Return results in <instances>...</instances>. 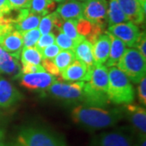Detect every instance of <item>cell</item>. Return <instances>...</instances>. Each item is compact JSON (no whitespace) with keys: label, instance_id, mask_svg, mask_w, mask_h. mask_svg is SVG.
<instances>
[{"label":"cell","instance_id":"cell-22","mask_svg":"<svg viewBox=\"0 0 146 146\" xmlns=\"http://www.w3.org/2000/svg\"><path fill=\"white\" fill-rule=\"evenodd\" d=\"M73 52L76 59L84 63L89 70L92 69L95 64L93 56V45L88 40L84 38L76 44Z\"/></svg>","mask_w":146,"mask_h":146},{"label":"cell","instance_id":"cell-20","mask_svg":"<svg viewBox=\"0 0 146 146\" xmlns=\"http://www.w3.org/2000/svg\"><path fill=\"white\" fill-rule=\"evenodd\" d=\"M82 102L84 105L97 107H105L110 103L108 94L92 89L87 83L84 84Z\"/></svg>","mask_w":146,"mask_h":146},{"label":"cell","instance_id":"cell-10","mask_svg":"<svg viewBox=\"0 0 146 146\" xmlns=\"http://www.w3.org/2000/svg\"><path fill=\"white\" fill-rule=\"evenodd\" d=\"M107 32L124 42L129 48L134 47L141 34L139 27L130 21L108 26Z\"/></svg>","mask_w":146,"mask_h":146},{"label":"cell","instance_id":"cell-6","mask_svg":"<svg viewBox=\"0 0 146 146\" xmlns=\"http://www.w3.org/2000/svg\"><path fill=\"white\" fill-rule=\"evenodd\" d=\"M89 146H136V142L129 131L118 129L94 136Z\"/></svg>","mask_w":146,"mask_h":146},{"label":"cell","instance_id":"cell-21","mask_svg":"<svg viewBox=\"0 0 146 146\" xmlns=\"http://www.w3.org/2000/svg\"><path fill=\"white\" fill-rule=\"evenodd\" d=\"M0 73L11 76L13 79H18L21 75V66L18 59L4 50L0 55Z\"/></svg>","mask_w":146,"mask_h":146},{"label":"cell","instance_id":"cell-2","mask_svg":"<svg viewBox=\"0 0 146 146\" xmlns=\"http://www.w3.org/2000/svg\"><path fill=\"white\" fill-rule=\"evenodd\" d=\"M109 84L108 98L115 105L132 103L135 99V91L130 80L117 67L108 68Z\"/></svg>","mask_w":146,"mask_h":146},{"label":"cell","instance_id":"cell-3","mask_svg":"<svg viewBox=\"0 0 146 146\" xmlns=\"http://www.w3.org/2000/svg\"><path fill=\"white\" fill-rule=\"evenodd\" d=\"M16 142L21 146H68L58 135L37 126L21 127L18 132Z\"/></svg>","mask_w":146,"mask_h":146},{"label":"cell","instance_id":"cell-30","mask_svg":"<svg viewBox=\"0 0 146 146\" xmlns=\"http://www.w3.org/2000/svg\"><path fill=\"white\" fill-rule=\"evenodd\" d=\"M21 34L23 37V48L35 46L38 39L42 36L38 28L29 30V31L22 32Z\"/></svg>","mask_w":146,"mask_h":146},{"label":"cell","instance_id":"cell-13","mask_svg":"<svg viewBox=\"0 0 146 146\" xmlns=\"http://www.w3.org/2000/svg\"><path fill=\"white\" fill-rule=\"evenodd\" d=\"M90 72L91 70H89L84 63L76 58L63 72H61L60 76L63 80L68 82H85L89 80Z\"/></svg>","mask_w":146,"mask_h":146},{"label":"cell","instance_id":"cell-33","mask_svg":"<svg viewBox=\"0 0 146 146\" xmlns=\"http://www.w3.org/2000/svg\"><path fill=\"white\" fill-rule=\"evenodd\" d=\"M137 94L139 102L142 106H146V76H144L138 83Z\"/></svg>","mask_w":146,"mask_h":146},{"label":"cell","instance_id":"cell-32","mask_svg":"<svg viewBox=\"0 0 146 146\" xmlns=\"http://www.w3.org/2000/svg\"><path fill=\"white\" fill-rule=\"evenodd\" d=\"M61 49L55 43H54L52 45L46 47L44 50H42L41 52L42 59H54L55 56L57 55L58 53L60 52Z\"/></svg>","mask_w":146,"mask_h":146},{"label":"cell","instance_id":"cell-46","mask_svg":"<svg viewBox=\"0 0 146 146\" xmlns=\"http://www.w3.org/2000/svg\"><path fill=\"white\" fill-rule=\"evenodd\" d=\"M79 1H80V2H86V1H88V0H79Z\"/></svg>","mask_w":146,"mask_h":146},{"label":"cell","instance_id":"cell-17","mask_svg":"<svg viewBox=\"0 0 146 146\" xmlns=\"http://www.w3.org/2000/svg\"><path fill=\"white\" fill-rule=\"evenodd\" d=\"M0 46L6 52L19 59L23 49V37L21 32L13 29L3 37Z\"/></svg>","mask_w":146,"mask_h":146},{"label":"cell","instance_id":"cell-41","mask_svg":"<svg viewBox=\"0 0 146 146\" xmlns=\"http://www.w3.org/2000/svg\"><path fill=\"white\" fill-rule=\"evenodd\" d=\"M136 146H146V136H138L136 141Z\"/></svg>","mask_w":146,"mask_h":146},{"label":"cell","instance_id":"cell-14","mask_svg":"<svg viewBox=\"0 0 146 146\" xmlns=\"http://www.w3.org/2000/svg\"><path fill=\"white\" fill-rule=\"evenodd\" d=\"M87 84L92 89L107 94L109 84L108 68H106L104 64L95 63L91 69L90 78L89 81H87Z\"/></svg>","mask_w":146,"mask_h":146},{"label":"cell","instance_id":"cell-15","mask_svg":"<svg viewBox=\"0 0 146 146\" xmlns=\"http://www.w3.org/2000/svg\"><path fill=\"white\" fill-rule=\"evenodd\" d=\"M127 21L135 25H141L145 18V9L139 0H118Z\"/></svg>","mask_w":146,"mask_h":146},{"label":"cell","instance_id":"cell-38","mask_svg":"<svg viewBox=\"0 0 146 146\" xmlns=\"http://www.w3.org/2000/svg\"><path fill=\"white\" fill-rule=\"evenodd\" d=\"M12 11L8 0H0V13L3 15H9Z\"/></svg>","mask_w":146,"mask_h":146},{"label":"cell","instance_id":"cell-24","mask_svg":"<svg viewBox=\"0 0 146 146\" xmlns=\"http://www.w3.org/2000/svg\"><path fill=\"white\" fill-rule=\"evenodd\" d=\"M107 25H114L127 22V19L122 10L118 0H107Z\"/></svg>","mask_w":146,"mask_h":146},{"label":"cell","instance_id":"cell-44","mask_svg":"<svg viewBox=\"0 0 146 146\" xmlns=\"http://www.w3.org/2000/svg\"><path fill=\"white\" fill-rule=\"evenodd\" d=\"M55 3H62L63 1H65V0H54Z\"/></svg>","mask_w":146,"mask_h":146},{"label":"cell","instance_id":"cell-39","mask_svg":"<svg viewBox=\"0 0 146 146\" xmlns=\"http://www.w3.org/2000/svg\"><path fill=\"white\" fill-rule=\"evenodd\" d=\"M7 15H3L0 13V25H9L13 24L12 20L10 16H6Z\"/></svg>","mask_w":146,"mask_h":146},{"label":"cell","instance_id":"cell-29","mask_svg":"<svg viewBox=\"0 0 146 146\" xmlns=\"http://www.w3.org/2000/svg\"><path fill=\"white\" fill-rule=\"evenodd\" d=\"M55 44L61 50L73 51L77 43L74 42L70 37H68L66 34H64L60 29H58L57 35L55 36Z\"/></svg>","mask_w":146,"mask_h":146},{"label":"cell","instance_id":"cell-25","mask_svg":"<svg viewBox=\"0 0 146 146\" xmlns=\"http://www.w3.org/2000/svg\"><path fill=\"white\" fill-rule=\"evenodd\" d=\"M55 7L54 0H31L29 10L33 13L42 16L50 13Z\"/></svg>","mask_w":146,"mask_h":146},{"label":"cell","instance_id":"cell-34","mask_svg":"<svg viewBox=\"0 0 146 146\" xmlns=\"http://www.w3.org/2000/svg\"><path fill=\"white\" fill-rule=\"evenodd\" d=\"M41 63H42V66L44 68L45 72H46L47 73L52 75L55 77L60 76V72L56 67V65L54 63L53 60H51V59H42Z\"/></svg>","mask_w":146,"mask_h":146},{"label":"cell","instance_id":"cell-26","mask_svg":"<svg viewBox=\"0 0 146 146\" xmlns=\"http://www.w3.org/2000/svg\"><path fill=\"white\" fill-rule=\"evenodd\" d=\"M21 64H35L39 65L42 63V54L34 46L24 47L21 53Z\"/></svg>","mask_w":146,"mask_h":146},{"label":"cell","instance_id":"cell-5","mask_svg":"<svg viewBox=\"0 0 146 146\" xmlns=\"http://www.w3.org/2000/svg\"><path fill=\"white\" fill-rule=\"evenodd\" d=\"M84 84V81L63 83L56 80L46 90L50 96L57 99L74 103L83 101Z\"/></svg>","mask_w":146,"mask_h":146},{"label":"cell","instance_id":"cell-18","mask_svg":"<svg viewBox=\"0 0 146 146\" xmlns=\"http://www.w3.org/2000/svg\"><path fill=\"white\" fill-rule=\"evenodd\" d=\"M110 40L107 32L100 35L96 42L93 44V56L94 63L104 64L109 56Z\"/></svg>","mask_w":146,"mask_h":146},{"label":"cell","instance_id":"cell-16","mask_svg":"<svg viewBox=\"0 0 146 146\" xmlns=\"http://www.w3.org/2000/svg\"><path fill=\"white\" fill-rule=\"evenodd\" d=\"M55 12L63 21L83 18V2L79 0H65L59 3Z\"/></svg>","mask_w":146,"mask_h":146},{"label":"cell","instance_id":"cell-12","mask_svg":"<svg viewBox=\"0 0 146 146\" xmlns=\"http://www.w3.org/2000/svg\"><path fill=\"white\" fill-rule=\"evenodd\" d=\"M22 94L10 81L0 76V108L7 109L18 103Z\"/></svg>","mask_w":146,"mask_h":146},{"label":"cell","instance_id":"cell-42","mask_svg":"<svg viewBox=\"0 0 146 146\" xmlns=\"http://www.w3.org/2000/svg\"><path fill=\"white\" fill-rule=\"evenodd\" d=\"M6 146H21L19 143H17V142H14V143H11L9 145H7Z\"/></svg>","mask_w":146,"mask_h":146},{"label":"cell","instance_id":"cell-11","mask_svg":"<svg viewBox=\"0 0 146 146\" xmlns=\"http://www.w3.org/2000/svg\"><path fill=\"white\" fill-rule=\"evenodd\" d=\"M16 17L12 18L14 29L17 31L25 32L38 28L42 16L33 13L29 8L18 9Z\"/></svg>","mask_w":146,"mask_h":146},{"label":"cell","instance_id":"cell-27","mask_svg":"<svg viewBox=\"0 0 146 146\" xmlns=\"http://www.w3.org/2000/svg\"><path fill=\"white\" fill-rule=\"evenodd\" d=\"M75 59H76V56L72 50H61L60 52L52 60L61 74V72H63Z\"/></svg>","mask_w":146,"mask_h":146},{"label":"cell","instance_id":"cell-9","mask_svg":"<svg viewBox=\"0 0 146 146\" xmlns=\"http://www.w3.org/2000/svg\"><path fill=\"white\" fill-rule=\"evenodd\" d=\"M123 115L130 122L138 136H146V110L145 106L127 104L123 108Z\"/></svg>","mask_w":146,"mask_h":146},{"label":"cell","instance_id":"cell-43","mask_svg":"<svg viewBox=\"0 0 146 146\" xmlns=\"http://www.w3.org/2000/svg\"><path fill=\"white\" fill-rule=\"evenodd\" d=\"M140 1V3H141V5L143 6V7L145 9V7H146V0H139Z\"/></svg>","mask_w":146,"mask_h":146},{"label":"cell","instance_id":"cell-8","mask_svg":"<svg viewBox=\"0 0 146 146\" xmlns=\"http://www.w3.org/2000/svg\"><path fill=\"white\" fill-rule=\"evenodd\" d=\"M18 79L21 86L31 91L46 90L57 80L55 76L45 71L32 74H21Z\"/></svg>","mask_w":146,"mask_h":146},{"label":"cell","instance_id":"cell-37","mask_svg":"<svg viewBox=\"0 0 146 146\" xmlns=\"http://www.w3.org/2000/svg\"><path fill=\"white\" fill-rule=\"evenodd\" d=\"M12 10L29 8L31 0H8Z\"/></svg>","mask_w":146,"mask_h":146},{"label":"cell","instance_id":"cell-35","mask_svg":"<svg viewBox=\"0 0 146 146\" xmlns=\"http://www.w3.org/2000/svg\"><path fill=\"white\" fill-rule=\"evenodd\" d=\"M134 47H136V49L141 53L142 56L146 58V36L145 32L141 33L140 36L138 37L137 41Z\"/></svg>","mask_w":146,"mask_h":146},{"label":"cell","instance_id":"cell-31","mask_svg":"<svg viewBox=\"0 0 146 146\" xmlns=\"http://www.w3.org/2000/svg\"><path fill=\"white\" fill-rule=\"evenodd\" d=\"M54 43H55V34L54 33H50L48 34L42 35L40 36L34 47L41 53L42 50H44L46 47L49 46Z\"/></svg>","mask_w":146,"mask_h":146},{"label":"cell","instance_id":"cell-28","mask_svg":"<svg viewBox=\"0 0 146 146\" xmlns=\"http://www.w3.org/2000/svg\"><path fill=\"white\" fill-rule=\"evenodd\" d=\"M76 25H77V20L63 21L60 28V30L63 32L64 34H66L68 37H70L74 42H76L78 44L79 42H80L84 39V37L79 34Z\"/></svg>","mask_w":146,"mask_h":146},{"label":"cell","instance_id":"cell-36","mask_svg":"<svg viewBox=\"0 0 146 146\" xmlns=\"http://www.w3.org/2000/svg\"><path fill=\"white\" fill-rule=\"evenodd\" d=\"M44 71L45 70L41 64L35 65V64L25 63V64H22L21 66V74H32V73L44 72Z\"/></svg>","mask_w":146,"mask_h":146},{"label":"cell","instance_id":"cell-1","mask_svg":"<svg viewBox=\"0 0 146 146\" xmlns=\"http://www.w3.org/2000/svg\"><path fill=\"white\" fill-rule=\"evenodd\" d=\"M72 121L84 129L97 131L116 125L124 115L122 108H105L78 105L72 110Z\"/></svg>","mask_w":146,"mask_h":146},{"label":"cell","instance_id":"cell-40","mask_svg":"<svg viewBox=\"0 0 146 146\" xmlns=\"http://www.w3.org/2000/svg\"><path fill=\"white\" fill-rule=\"evenodd\" d=\"M5 144V133L3 129L0 127V146H6Z\"/></svg>","mask_w":146,"mask_h":146},{"label":"cell","instance_id":"cell-4","mask_svg":"<svg viewBox=\"0 0 146 146\" xmlns=\"http://www.w3.org/2000/svg\"><path fill=\"white\" fill-rule=\"evenodd\" d=\"M116 67L125 74L131 82L138 84L141 79L145 76L146 58L136 48H128Z\"/></svg>","mask_w":146,"mask_h":146},{"label":"cell","instance_id":"cell-19","mask_svg":"<svg viewBox=\"0 0 146 146\" xmlns=\"http://www.w3.org/2000/svg\"><path fill=\"white\" fill-rule=\"evenodd\" d=\"M109 35L110 40V53L108 58L106 62V67L110 68V67H116L119 63L121 57L127 50V46L123 42H122L118 37H116L109 32H107Z\"/></svg>","mask_w":146,"mask_h":146},{"label":"cell","instance_id":"cell-45","mask_svg":"<svg viewBox=\"0 0 146 146\" xmlns=\"http://www.w3.org/2000/svg\"><path fill=\"white\" fill-rule=\"evenodd\" d=\"M3 49L2 48V46H0V55H1V54L3 53Z\"/></svg>","mask_w":146,"mask_h":146},{"label":"cell","instance_id":"cell-23","mask_svg":"<svg viewBox=\"0 0 146 146\" xmlns=\"http://www.w3.org/2000/svg\"><path fill=\"white\" fill-rule=\"evenodd\" d=\"M63 20L55 11L50 12L46 16H42L38 25V29L42 35L52 33L54 29H60Z\"/></svg>","mask_w":146,"mask_h":146},{"label":"cell","instance_id":"cell-7","mask_svg":"<svg viewBox=\"0 0 146 146\" xmlns=\"http://www.w3.org/2000/svg\"><path fill=\"white\" fill-rule=\"evenodd\" d=\"M107 0L83 2V18L105 28L107 25Z\"/></svg>","mask_w":146,"mask_h":146}]
</instances>
